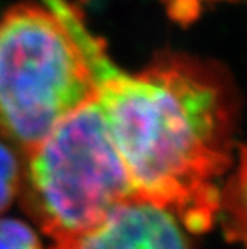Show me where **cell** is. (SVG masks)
Listing matches in <instances>:
<instances>
[{
	"label": "cell",
	"instance_id": "obj_4",
	"mask_svg": "<svg viewBox=\"0 0 247 249\" xmlns=\"http://www.w3.org/2000/svg\"><path fill=\"white\" fill-rule=\"evenodd\" d=\"M169 209L133 198L93 229L50 249H191L185 229Z\"/></svg>",
	"mask_w": 247,
	"mask_h": 249
},
{
	"label": "cell",
	"instance_id": "obj_7",
	"mask_svg": "<svg viewBox=\"0 0 247 249\" xmlns=\"http://www.w3.org/2000/svg\"><path fill=\"white\" fill-rule=\"evenodd\" d=\"M215 0H164L169 17L180 24H190L201 15L204 5Z\"/></svg>",
	"mask_w": 247,
	"mask_h": 249
},
{
	"label": "cell",
	"instance_id": "obj_2",
	"mask_svg": "<svg viewBox=\"0 0 247 249\" xmlns=\"http://www.w3.org/2000/svg\"><path fill=\"white\" fill-rule=\"evenodd\" d=\"M21 190L28 213L55 243L138 198L95 98L26 153Z\"/></svg>",
	"mask_w": 247,
	"mask_h": 249
},
{
	"label": "cell",
	"instance_id": "obj_6",
	"mask_svg": "<svg viewBox=\"0 0 247 249\" xmlns=\"http://www.w3.org/2000/svg\"><path fill=\"white\" fill-rule=\"evenodd\" d=\"M0 249H42V245L28 224L0 217Z\"/></svg>",
	"mask_w": 247,
	"mask_h": 249
},
{
	"label": "cell",
	"instance_id": "obj_5",
	"mask_svg": "<svg viewBox=\"0 0 247 249\" xmlns=\"http://www.w3.org/2000/svg\"><path fill=\"white\" fill-rule=\"evenodd\" d=\"M23 166L7 143L0 140V214L10 208L21 190Z\"/></svg>",
	"mask_w": 247,
	"mask_h": 249
},
{
	"label": "cell",
	"instance_id": "obj_1",
	"mask_svg": "<svg viewBox=\"0 0 247 249\" xmlns=\"http://www.w3.org/2000/svg\"><path fill=\"white\" fill-rule=\"evenodd\" d=\"M42 2L66 23L90 68L95 100L136 196L169 209L185 230L207 231L233 162V100L222 72L173 53L127 72L77 7Z\"/></svg>",
	"mask_w": 247,
	"mask_h": 249
},
{
	"label": "cell",
	"instance_id": "obj_3",
	"mask_svg": "<svg viewBox=\"0 0 247 249\" xmlns=\"http://www.w3.org/2000/svg\"><path fill=\"white\" fill-rule=\"evenodd\" d=\"M95 98L74 36L47 5L18 3L0 18V132L28 153Z\"/></svg>",
	"mask_w": 247,
	"mask_h": 249
}]
</instances>
